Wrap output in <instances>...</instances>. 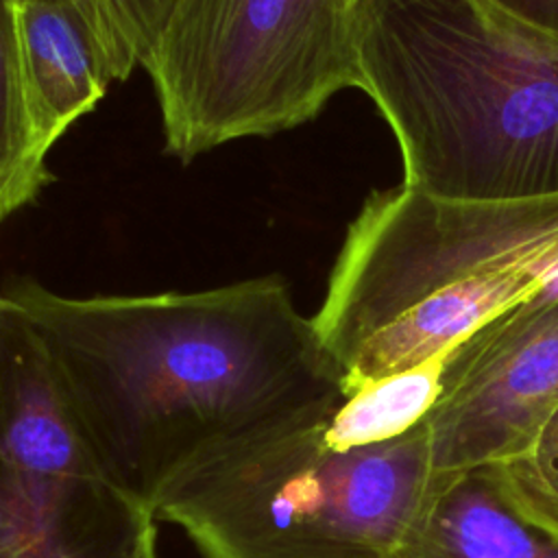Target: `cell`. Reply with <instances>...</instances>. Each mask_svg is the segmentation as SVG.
I'll return each mask as SVG.
<instances>
[{"instance_id":"7","label":"cell","mask_w":558,"mask_h":558,"mask_svg":"<svg viewBox=\"0 0 558 558\" xmlns=\"http://www.w3.org/2000/svg\"><path fill=\"white\" fill-rule=\"evenodd\" d=\"M558 405V299H527L445 353L427 416L436 475L497 466L523 453Z\"/></svg>"},{"instance_id":"8","label":"cell","mask_w":558,"mask_h":558,"mask_svg":"<svg viewBox=\"0 0 558 558\" xmlns=\"http://www.w3.org/2000/svg\"><path fill=\"white\" fill-rule=\"evenodd\" d=\"M399 558H558V536L525 519L486 466L436 475Z\"/></svg>"},{"instance_id":"14","label":"cell","mask_w":558,"mask_h":558,"mask_svg":"<svg viewBox=\"0 0 558 558\" xmlns=\"http://www.w3.org/2000/svg\"><path fill=\"white\" fill-rule=\"evenodd\" d=\"M506 13L558 35V0H490Z\"/></svg>"},{"instance_id":"15","label":"cell","mask_w":558,"mask_h":558,"mask_svg":"<svg viewBox=\"0 0 558 558\" xmlns=\"http://www.w3.org/2000/svg\"><path fill=\"white\" fill-rule=\"evenodd\" d=\"M534 299H558V272L543 286V290Z\"/></svg>"},{"instance_id":"3","label":"cell","mask_w":558,"mask_h":558,"mask_svg":"<svg viewBox=\"0 0 558 558\" xmlns=\"http://www.w3.org/2000/svg\"><path fill=\"white\" fill-rule=\"evenodd\" d=\"M558 272V194L456 201L405 183L347 229L316 333L344 392L447 353Z\"/></svg>"},{"instance_id":"5","label":"cell","mask_w":558,"mask_h":558,"mask_svg":"<svg viewBox=\"0 0 558 558\" xmlns=\"http://www.w3.org/2000/svg\"><path fill=\"white\" fill-rule=\"evenodd\" d=\"M142 68L181 161L294 129L360 89L344 0H174Z\"/></svg>"},{"instance_id":"6","label":"cell","mask_w":558,"mask_h":558,"mask_svg":"<svg viewBox=\"0 0 558 558\" xmlns=\"http://www.w3.org/2000/svg\"><path fill=\"white\" fill-rule=\"evenodd\" d=\"M157 523L109 471L41 340L0 294V558H159Z\"/></svg>"},{"instance_id":"13","label":"cell","mask_w":558,"mask_h":558,"mask_svg":"<svg viewBox=\"0 0 558 558\" xmlns=\"http://www.w3.org/2000/svg\"><path fill=\"white\" fill-rule=\"evenodd\" d=\"M493 469L514 508L558 536V405L523 453Z\"/></svg>"},{"instance_id":"9","label":"cell","mask_w":558,"mask_h":558,"mask_svg":"<svg viewBox=\"0 0 558 558\" xmlns=\"http://www.w3.org/2000/svg\"><path fill=\"white\" fill-rule=\"evenodd\" d=\"M17 22L33 122L48 150L87 116L109 85L96 48L74 13L46 0H20Z\"/></svg>"},{"instance_id":"11","label":"cell","mask_w":558,"mask_h":558,"mask_svg":"<svg viewBox=\"0 0 558 558\" xmlns=\"http://www.w3.org/2000/svg\"><path fill=\"white\" fill-rule=\"evenodd\" d=\"M17 2L0 0V222L50 181V150L39 140L28 100Z\"/></svg>"},{"instance_id":"2","label":"cell","mask_w":558,"mask_h":558,"mask_svg":"<svg viewBox=\"0 0 558 558\" xmlns=\"http://www.w3.org/2000/svg\"><path fill=\"white\" fill-rule=\"evenodd\" d=\"M360 89L403 183L456 201L558 194V35L490 0H355Z\"/></svg>"},{"instance_id":"12","label":"cell","mask_w":558,"mask_h":558,"mask_svg":"<svg viewBox=\"0 0 558 558\" xmlns=\"http://www.w3.org/2000/svg\"><path fill=\"white\" fill-rule=\"evenodd\" d=\"M85 26L107 81H124L153 50L174 0H46Z\"/></svg>"},{"instance_id":"4","label":"cell","mask_w":558,"mask_h":558,"mask_svg":"<svg viewBox=\"0 0 558 558\" xmlns=\"http://www.w3.org/2000/svg\"><path fill=\"white\" fill-rule=\"evenodd\" d=\"M342 397L211 449L161 490L155 519L203 558H399L436 482L427 418L386 442L333 449L318 418Z\"/></svg>"},{"instance_id":"10","label":"cell","mask_w":558,"mask_h":558,"mask_svg":"<svg viewBox=\"0 0 558 558\" xmlns=\"http://www.w3.org/2000/svg\"><path fill=\"white\" fill-rule=\"evenodd\" d=\"M445 353L408 371L366 381L318 418L327 447L351 449L399 438L421 425L442 390Z\"/></svg>"},{"instance_id":"1","label":"cell","mask_w":558,"mask_h":558,"mask_svg":"<svg viewBox=\"0 0 558 558\" xmlns=\"http://www.w3.org/2000/svg\"><path fill=\"white\" fill-rule=\"evenodd\" d=\"M2 294L41 340L109 471L150 510L222 442L344 395L340 366L279 277L135 296L20 281Z\"/></svg>"}]
</instances>
